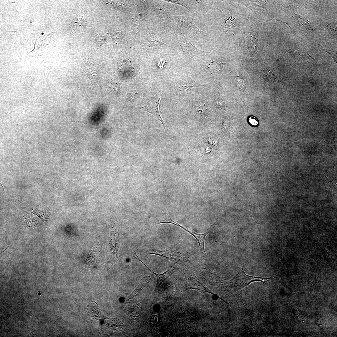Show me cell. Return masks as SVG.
Wrapping results in <instances>:
<instances>
[{
	"instance_id": "obj_1",
	"label": "cell",
	"mask_w": 337,
	"mask_h": 337,
	"mask_svg": "<svg viewBox=\"0 0 337 337\" xmlns=\"http://www.w3.org/2000/svg\"><path fill=\"white\" fill-rule=\"evenodd\" d=\"M269 278H262L250 276L246 274L242 268L240 269L238 273L233 278L224 283L219 285L216 289L219 291L227 292L231 294L235 298L236 301L239 308L236 300L235 293L238 291L248 286L251 283L255 281H260L266 284L270 281Z\"/></svg>"
},
{
	"instance_id": "obj_2",
	"label": "cell",
	"mask_w": 337,
	"mask_h": 337,
	"mask_svg": "<svg viewBox=\"0 0 337 337\" xmlns=\"http://www.w3.org/2000/svg\"><path fill=\"white\" fill-rule=\"evenodd\" d=\"M190 289L198 290L208 293L221 300L227 305L229 303L213 293L205 285L197 280L194 275L190 271H188L185 274L183 279L177 289L178 293L181 295Z\"/></svg>"
},
{
	"instance_id": "obj_3",
	"label": "cell",
	"mask_w": 337,
	"mask_h": 337,
	"mask_svg": "<svg viewBox=\"0 0 337 337\" xmlns=\"http://www.w3.org/2000/svg\"><path fill=\"white\" fill-rule=\"evenodd\" d=\"M206 85L195 81L190 76L182 75L177 78L174 83L175 97L179 99L188 89L196 87L205 86Z\"/></svg>"
},
{
	"instance_id": "obj_4",
	"label": "cell",
	"mask_w": 337,
	"mask_h": 337,
	"mask_svg": "<svg viewBox=\"0 0 337 337\" xmlns=\"http://www.w3.org/2000/svg\"><path fill=\"white\" fill-rule=\"evenodd\" d=\"M178 41V46L179 51L183 57L186 59H191L196 56L208 53L196 47L185 37H179Z\"/></svg>"
},
{
	"instance_id": "obj_5",
	"label": "cell",
	"mask_w": 337,
	"mask_h": 337,
	"mask_svg": "<svg viewBox=\"0 0 337 337\" xmlns=\"http://www.w3.org/2000/svg\"><path fill=\"white\" fill-rule=\"evenodd\" d=\"M162 91H163L162 90L159 92V95H155L154 96H149L148 97V102L147 105L144 107H140L139 108L151 113L157 119L159 120L162 124L165 132L166 128L168 129V126L165 124L161 117L159 111Z\"/></svg>"
},
{
	"instance_id": "obj_6",
	"label": "cell",
	"mask_w": 337,
	"mask_h": 337,
	"mask_svg": "<svg viewBox=\"0 0 337 337\" xmlns=\"http://www.w3.org/2000/svg\"><path fill=\"white\" fill-rule=\"evenodd\" d=\"M150 254H154L162 256L164 258L182 266H187L189 262L188 258L181 253L168 250H146Z\"/></svg>"
},
{
	"instance_id": "obj_7",
	"label": "cell",
	"mask_w": 337,
	"mask_h": 337,
	"mask_svg": "<svg viewBox=\"0 0 337 337\" xmlns=\"http://www.w3.org/2000/svg\"><path fill=\"white\" fill-rule=\"evenodd\" d=\"M176 18L179 25L183 29L198 36H202L205 32L199 29L195 24L191 17L186 15H177Z\"/></svg>"
},
{
	"instance_id": "obj_8",
	"label": "cell",
	"mask_w": 337,
	"mask_h": 337,
	"mask_svg": "<svg viewBox=\"0 0 337 337\" xmlns=\"http://www.w3.org/2000/svg\"><path fill=\"white\" fill-rule=\"evenodd\" d=\"M196 110L201 114H208L211 109L206 97L201 95L198 97L188 99Z\"/></svg>"
},
{
	"instance_id": "obj_9",
	"label": "cell",
	"mask_w": 337,
	"mask_h": 337,
	"mask_svg": "<svg viewBox=\"0 0 337 337\" xmlns=\"http://www.w3.org/2000/svg\"><path fill=\"white\" fill-rule=\"evenodd\" d=\"M164 223L172 224L181 227L185 231L189 232L194 237L197 241L200 247H203L204 246L206 237L208 234L207 232L201 234L196 233L194 232H191L190 230H188L178 223L174 221L169 217H166L161 219V223Z\"/></svg>"
},
{
	"instance_id": "obj_10",
	"label": "cell",
	"mask_w": 337,
	"mask_h": 337,
	"mask_svg": "<svg viewBox=\"0 0 337 337\" xmlns=\"http://www.w3.org/2000/svg\"><path fill=\"white\" fill-rule=\"evenodd\" d=\"M289 12L296 24L299 27L308 31H313L316 30L312 23L306 18L291 11H289Z\"/></svg>"
},
{
	"instance_id": "obj_11",
	"label": "cell",
	"mask_w": 337,
	"mask_h": 337,
	"mask_svg": "<svg viewBox=\"0 0 337 337\" xmlns=\"http://www.w3.org/2000/svg\"><path fill=\"white\" fill-rule=\"evenodd\" d=\"M81 67L89 78L93 80L96 79L97 76V68L94 61L91 60H86L82 63Z\"/></svg>"
},
{
	"instance_id": "obj_12",
	"label": "cell",
	"mask_w": 337,
	"mask_h": 337,
	"mask_svg": "<svg viewBox=\"0 0 337 337\" xmlns=\"http://www.w3.org/2000/svg\"><path fill=\"white\" fill-rule=\"evenodd\" d=\"M135 257L140 261L146 267V268L152 273L157 278L156 288H159L168 279L170 275L171 274L172 270H168L164 273L158 274H157L149 268L138 257L137 255L135 253Z\"/></svg>"
},
{
	"instance_id": "obj_13",
	"label": "cell",
	"mask_w": 337,
	"mask_h": 337,
	"mask_svg": "<svg viewBox=\"0 0 337 337\" xmlns=\"http://www.w3.org/2000/svg\"><path fill=\"white\" fill-rule=\"evenodd\" d=\"M150 277L149 276L143 277L141 279L137 287L128 296L126 300L128 301L137 295L146 285L150 282Z\"/></svg>"
},
{
	"instance_id": "obj_14",
	"label": "cell",
	"mask_w": 337,
	"mask_h": 337,
	"mask_svg": "<svg viewBox=\"0 0 337 337\" xmlns=\"http://www.w3.org/2000/svg\"><path fill=\"white\" fill-rule=\"evenodd\" d=\"M292 55L296 58H307L310 60L313 58L309 55L307 51L305 50L299 49L294 48L290 50Z\"/></svg>"
},
{
	"instance_id": "obj_15",
	"label": "cell",
	"mask_w": 337,
	"mask_h": 337,
	"mask_svg": "<svg viewBox=\"0 0 337 337\" xmlns=\"http://www.w3.org/2000/svg\"><path fill=\"white\" fill-rule=\"evenodd\" d=\"M205 68L211 73H217L219 72L221 68V63L218 61H211L208 63H206Z\"/></svg>"
},
{
	"instance_id": "obj_16",
	"label": "cell",
	"mask_w": 337,
	"mask_h": 337,
	"mask_svg": "<svg viewBox=\"0 0 337 337\" xmlns=\"http://www.w3.org/2000/svg\"><path fill=\"white\" fill-rule=\"evenodd\" d=\"M324 24L330 35L337 38V23L334 22H325Z\"/></svg>"
},
{
	"instance_id": "obj_17",
	"label": "cell",
	"mask_w": 337,
	"mask_h": 337,
	"mask_svg": "<svg viewBox=\"0 0 337 337\" xmlns=\"http://www.w3.org/2000/svg\"><path fill=\"white\" fill-rule=\"evenodd\" d=\"M258 39L253 35L250 37L247 44V47L249 51L252 53H255L257 48Z\"/></svg>"
},
{
	"instance_id": "obj_18",
	"label": "cell",
	"mask_w": 337,
	"mask_h": 337,
	"mask_svg": "<svg viewBox=\"0 0 337 337\" xmlns=\"http://www.w3.org/2000/svg\"><path fill=\"white\" fill-rule=\"evenodd\" d=\"M107 85L112 92L115 95L119 94L120 91V86L116 82L112 80L109 81Z\"/></svg>"
},
{
	"instance_id": "obj_19",
	"label": "cell",
	"mask_w": 337,
	"mask_h": 337,
	"mask_svg": "<svg viewBox=\"0 0 337 337\" xmlns=\"http://www.w3.org/2000/svg\"><path fill=\"white\" fill-rule=\"evenodd\" d=\"M76 23L81 27H84L88 23L86 17L84 14L79 13L76 17Z\"/></svg>"
},
{
	"instance_id": "obj_20",
	"label": "cell",
	"mask_w": 337,
	"mask_h": 337,
	"mask_svg": "<svg viewBox=\"0 0 337 337\" xmlns=\"http://www.w3.org/2000/svg\"><path fill=\"white\" fill-rule=\"evenodd\" d=\"M264 72L266 77L270 78L271 80L273 81L276 78L273 71L269 66L265 68Z\"/></svg>"
},
{
	"instance_id": "obj_21",
	"label": "cell",
	"mask_w": 337,
	"mask_h": 337,
	"mask_svg": "<svg viewBox=\"0 0 337 337\" xmlns=\"http://www.w3.org/2000/svg\"><path fill=\"white\" fill-rule=\"evenodd\" d=\"M164 1H167V2H169L173 3L176 4H177L182 6L184 7L185 8H186L188 10L190 11V10L189 9L188 7V6L186 4V3H185V1H182V0H164Z\"/></svg>"
},
{
	"instance_id": "obj_22",
	"label": "cell",
	"mask_w": 337,
	"mask_h": 337,
	"mask_svg": "<svg viewBox=\"0 0 337 337\" xmlns=\"http://www.w3.org/2000/svg\"><path fill=\"white\" fill-rule=\"evenodd\" d=\"M249 123L254 126H256L259 124V122L257 119L254 116H251L248 119Z\"/></svg>"
},
{
	"instance_id": "obj_23",
	"label": "cell",
	"mask_w": 337,
	"mask_h": 337,
	"mask_svg": "<svg viewBox=\"0 0 337 337\" xmlns=\"http://www.w3.org/2000/svg\"><path fill=\"white\" fill-rule=\"evenodd\" d=\"M326 52L328 53L332 57L336 63L337 62V54L335 52L331 50H327L324 49Z\"/></svg>"
},
{
	"instance_id": "obj_24",
	"label": "cell",
	"mask_w": 337,
	"mask_h": 337,
	"mask_svg": "<svg viewBox=\"0 0 337 337\" xmlns=\"http://www.w3.org/2000/svg\"><path fill=\"white\" fill-rule=\"evenodd\" d=\"M237 82L238 85L240 83L238 86V87L240 86V88H243L245 85L243 80L241 77H240L237 76Z\"/></svg>"
},
{
	"instance_id": "obj_25",
	"label": "cell",
	"mask_w": 337,
	"mask_h": 337,
	"mask_svg": "<svg viewBox=\"0 0 337 337\" xmlns=\"http://www.w3.org/2000/svg\"><path fill=\"white\" fill-rule=\"evenodd\" d=\"M227 20L229 21L228 22L229 25L230 27H235V26L236 22L235 18H229Z\"/></svg>"
},
{
	"instance_id": "obj_26",
	"label": "cell",
	"mask_w": 337,
	"mask_h": 337,
	"mask_svg": "<svg viewBox=\"0 0 337 337\" xmlns=\"http://www.w3.org/2000/svg\"><path fill=\"white\" fill-rule=\"evenodd\" d=\"M165 62V60L164 59H161L159 61L158 63L160 69H162L163 68Z\"/></svg>"
}]
</instances>
